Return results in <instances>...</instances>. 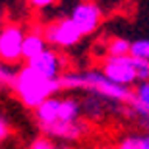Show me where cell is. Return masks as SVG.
Returning a JSON list of instances; mask_svg holds the SVG:
<instances>
[{
    "instance_id": "1",
    "label": "cell",
    "mask_w": 149,
    "mask_h": 149,
    "mask_svg": "<svg viewBox=\"0 0 149 149\" xmlns=\"http://www.w3.org/2000/svg\"><path fill=\"white\" fill-rule=\"evenodd\" d=\"M60 83H62V89H70V91L85 89L93 95H99V97L112 99V101H122V103L130 101L134 95L130 93L128 85L112 81L105 72H85V74L70 72L60 76Z\"/></svg>"
},
{
    "instance_id": "2",
    "label": "cell",
    "mask_w": 149,
    "mask_h": 149,
    "mask_svg": "<svg viewBox=\"0 0 149 149\" xmlns=\"http://www.w3.org/2000/svg\"><path fill=\"white\" fill-rule=\"evenodd\" d=\"M12 85L16 89L17 97L22 99V103L29 109H37L47 97L58 93L62 89L60 77H47L29 64L16 74V79Z\"/></svg>"
},
{
    "instance_id": "3",
    "label": "cell",
    "mask_w": 149,
    "mask_h": 149,
    "mask_svg": "<svg viewBox=\"0 0 149 149\" xmlns=\"http://www.w3.org/2000/svg\"><path fill=\"white\" fill-rule=\"evenodd\" d=\"M23 31L22 25L8 23L0 31V60L4 64H16L23 58Z\"/></svg>"
},
{
    "instance_id": "4",
    "label": "cell",
    "mask_w": 149,
    "mask_h": 149,
    "mask_svg": "<svg viewBox=\"0 0 149 149\" xmlns=\"http://www.w3.org/2000/svg\"><path fill=\"white\" fill-rule=\"evenodd\" d=\"M43 33L47 37V41H49V45H54V47H74L83 37V33L79 31V27L76 25V22L72 17L50 22L45 27Z\"/></svg>"
},
{
    "instance_id": "5",
    "label": "cell",
    "mask_w": 149,
    "mask_h": 149,
    "mask_svg": "<svg viewBox=\"0 0 149 149\" xmlns=\"http://www.w3.org/2000/svg\"><path fill=\"white\" fill-rule=\"evenodd\" d=\"M103 72L111 77L112 81L122 83V85H130V83L138 81V74H136L132 54L107 56L105 64H103Z\"/></svg>"
},
{
    "instance_id": "6",
    "label": "cell",
    "mask_w": 149,
    "mask_h": 149,
    "mask_svg": "<svg viewBox=\"0 0 149 149\" xmlns=\"http://www.w3.org/2000/svg\"><path fill=\"white\" fill-rule=\"evenodd\" d=\"M76 25L79 27L83 35H91L93 31H97V27L101 25V19H103V12L95 2L91 0H81L79 4L74 6L72 14H70Z\"/></svg>"
},
{
    "instance_id": "7",
    "label": "cell",
    "mask_w": 149,
    "mask_h": 149,
    "mask_svg": "<svg viewBox=\"0 0 149 149\" xmlns=\"http://www.w3.org/2000/svg\"><path fill=\"white\" fill-rule=\"evenodd\" d=\"M45 134H49L50 138H56V139H81L85 134L89 132V124L83 120H56L52 124H41Z\"/></svg>"
},
{
    "instance_id": "8",
    "label": "cell",
    "mask_w": 149,
    "mask_h": 149,
    "mask_svg": "<svg viewBox=\"0 0 149 149\" xmlns=\"http://www.w3.org/2000/svg\"><path fill=\"white\" fill-rule=\"evenodd\" d=\"M27 64L31 68H35L37 72H41L43 76H47V77H60L62 58L50 49H45L43 52H39L33 58H29Z\"/></svg>"
},
{
    "instance_id": "9",
    "label": "cell",
    "mask_w": 149,
    "mask_h": 149,
    "mask_svg": "<svg viewBox=\"0 0 149 149\" xmlns=\"http://www.w3.org/2000/svg\"><path fill=\"white\" fill-rule=\"evenodd\" d=\"M35 116L41 124H52V122L60 120V99L56 97H47L41 105L35 109Z\"/></svg>"
},
{
    "instance_id": "10",
    "label": "cell",
    "mask_w": 149,
    "mask_h": 149,
    "mask_svg": "<svg viewBox=\"0 0 149 149\" xmlns=\"http://www.w3.org/2000/svg\"><path fill=\"white\" fill-rule=\"evenodd\" d=\"M47 45H49V41H47L45 33H39V31L25 33V37H23V58L25 60L33 58L35 54H39L47 49Z\"/></svg>"
},
{
    "instance_id": "11",
    "label": "cell",
    "mask_w": 149,
    "mask_h": 149,
    "mask_svg": "<svg viewBox=\"0 0 149 149\" xmlns=\"http://www.w3.org/2000/svg\"><path fill=\"white\" fill-rule=\"evenodd\" d=\"M130 103H132L134 111L138 112V114H141V118L149 116V79L139 81V85L136 87Z\"/></svg>"
},
{
    "instance_id": "12",
    "label": "cell",
    "mask_w": 149,
    "mask_h": 149,
    "mask_svg": "<svg viewBox=\"0 0 149 149\" xmlns=\"http://www.w3.org/2000/svg\"><path fill=\"white\" fill-rule=\"evenodd\" d=\"M83 107L79 105V101H76L74 97H66V99H60V120H77L79 118V112H81Z\"/></svg>"
},
{
    "instance_id": "13",
    "label": "cell",
    "mask_w": 149,
    "mask_h": 149,
    "mask_svg": "<svg viewBox=\"0 0 149 149\" xmlns=\"http://www.w3.org/2000/svg\"><path fill=\"white\" fill-rule=\"evenodd\" d=\"M130 47H132L130 41H126V39H122V37H112L107 43V52H109V56L130 54Z\"/></svg>"
},
{
    "instance_id": "14",
    "label": "cell",
    "mask_w": 149,
    "mask_h": 149,
    "mask_svg": "<svg viewBox=\"0 0 149 149\" xmlns=\"http://www.w3.org/2000/svg\"><path fill=\"white\" fill-rule=\"evenodd\" d=\"M120 149H145V136H126L118 143Z\"/></svg>"
},
{
    "instance_id": "15",
    "label": "cell",
    "mask_w": 149,
    "mask_h": 149,
    "mask_svg": "<svg viewBox=\"0 0 149 149\" xmlns=\"http://www.w3.org/2000/svg\"><path fill=\"white\" fill-rule=\"evenodd\" d=\"M130 54L149 60V39H138V41H134L132 47H130Z\"/></svg>"
},
{
    "instance_id": "16",
    "label": "cell",
    "mask_w": 149,
    "mask_h": 149,
    "mask_svg": "<svg viewBox=\"0 0 149 149\" xmlns=\"http://www.w3.org/2000/svg\"><path fill=\"white\" fill-rule=\"evenodd\" d=\"M99 95H95V99L93 97H87V99L83 101V109L89 112V116H101V112H103V105H101V101L97 99Z\"/></svg>"
},
{
    "instance_id": "17",
    "label": "cell",
    "mask_w": 149,
    "mask_h": 149,
    "mask_svg": "<svg viewBox=\"0 0 149 149\" xmlns=\"http://www.w3.org/2000/svg\"><path fill=\"white\" fill-rule=\"evenodd\" d=\"M134 66H136V74H138L139 81L149 79V60L147 58H138V56H134Z\"/></svg>"
},
{
    "instance_id": "18",
    "label": "cell",
    "mask_w": 149,
    "mask_h": 149,
    "mask_svg": "<svg viewBox=\"0 0 149 149\" xmlns=\"http://www.w3.org/2000/svg\"><path fill=\"white\" fill-rule=\"evenodd\" d=\"M29 147L31 149H52L54 147V141H50V136L47 134V136H41V138L33 139L29 143Z\"/></svg>"
},
{
    "instance_id": "19",
    "label": "cell",
    "mask_w": 149,
    "mask_h": 149,
    "mask_svg": "<svg viewBox=\"0 0 149 149\" xmlns=\"http://www.w3.org/2000/svg\"><path fill=\"white\" fill-rule=\"evenodd\" d=\"M2 64H4V62H2ZM2 64H0V81L2 83H14L16 74H12L10 70H8L6 66H2Z\"/></svg>"
},
{
    "instance_id": "20",
    "label": "cell",
    "mask_w": 149,
    "mask_h": 149,
    "mask_svg": "<svg viewBox=\"0 0 149 149\" xmlns=\"http://www.w3.org/2000/svg\"><path fill=\"white\" fill-rule=\"evenodd\" d=\"M56 0H27V4L31 6V8H37V10H43V8H49V6H52Z\"/></svg>"
},
{
    "instance_id": "21",
    "label": "cell",
    "mask_w": 149,
    "mask_h": 149,
    "mask_svg": "<svg viewBox=\"0 0 149 149\" xmlns=\"http://www.w3.org/2000/svg\"><path fill=\"white\" fill-rule=\"evenodd\" d=\"M8 132H10V130H8V124L0 118V141H4V139L8 138Z\"/></svg>"
},
{
    "instance_id": "22",
    "label": "cell",
    "mask_w": 149,
    "mask_h": 149,
    "mask_svg": "<svg viewBox=\"0 0 149 149\" xmlns=\"http://www.w3.org/2000/svg\"><path fill=\"white\" fill-rule=\"evenodd\" d=\"M2 17H4V12H2V8H0V25H2Z\"/></svg>"
}]
</instances>
